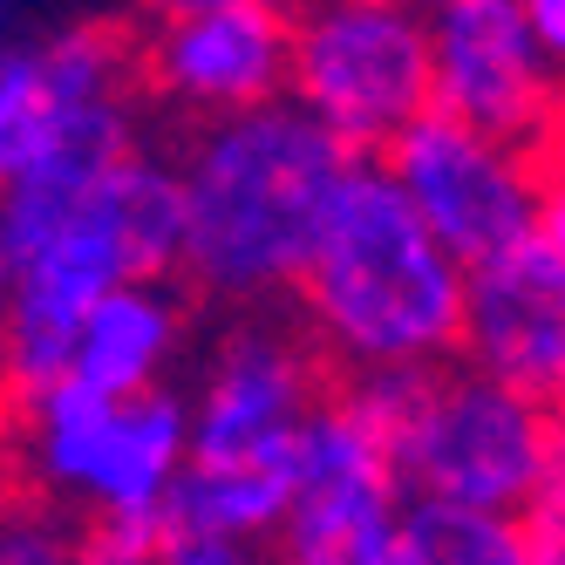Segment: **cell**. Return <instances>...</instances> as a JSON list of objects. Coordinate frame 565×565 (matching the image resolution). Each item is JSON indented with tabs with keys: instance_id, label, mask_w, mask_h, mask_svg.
<instances>
[{
	"instance_id": "4",
	"label": "cell",
	"mask_w": 565,
	"mask_h": 565,
	"mask_svg": "<svg viewBox=\"0 0 565 565\" xmlns=\"http://www.w3.org/2000/svg\"><path fill=\"white\" fill-rule=\"evenodd\" d=\"M184 279L225 307L294 300L348 171L361 164L307 109L273 103L191 130L178 150Z\"/></svg>"
},
{
	"instance_id": "23",
	"label": "cell",
	"mask_w": 565,
	"mask_h": 565,
	"mask_svg": "<svg viewBox=\"0 0 565 565\" xmlns=\"http://www.w3.org/2000/svg\"><path fill=\"white\" fill-rule=\"evenodd\" d=\"M558 491H565V416H558Z\"/></svg>"
},
{
	"instance_id": "13",
	"label": "cell",
	"mask_w": 565,
	"mask_h": 565,
	"mask_svg": "<svg viewBox=\"0 0 565 565\" xmlns=\"http://www.w3.org/2000/svg\"><path fill=\"white\" fill-rule=\"evenodd\" d=\"M463 361L565 416V266L539 246L470 273Z\"/></svg>"
},
{
	"instance_id": "11",
	"label": "cell",
	"mask_w": 565,
	"mask_h": 565,
	"mask_svg": "<svg viewBox=\"0 0 565 565\" xmlns=\"http://www.w3.org/2000/svg\"><path fill=\"white\" fill-rule=\"evenodd\" d=\"M429 55H436V116L518 143L532 157L558 137L565 75L545 62L518 0H436Z\"/></svg>"
},
{
	"instance_id": "15",
	"label": "cell",
	"mask_w": 565,
	"mask_h": 565,
	"mask_svg": "<svg viewBox=\"0 0 565 565\" xmlns=\"http://www.w3.org/2000/svg\"><path fill=\"white\" fill-rule=\"evenodd\" d=\"M402 565H532V545H524V518L409 504V558Z\"/></svg>"
},
{
	"instance_id": "16",
	"label": "cell",
	"mask_w": 565,
	"mask_h": 565,
	"mask_svg": "<svg viewBox=\"0 0 565 565\" xmlns=\"http://www.w3.org/2000/svg\"><path fill=\"white\" fill-rule=\"evenodd\" d=\"M0 565H89L83 524L21 491H0Z\"/></svg>"
},
{
	"instance_id": "3",
	"label": "cell",
	"mask_w": 565,
	"mask_h": 565,
	"mask_svg": "<svg viewBox=\"0 0 565 565\" xmlns=\"http://www.w3.org/2000/svg\"><path fill=\"white\" fill-rule=\"evenodd\" d=\"M0 238L14 253V328L0 388L8 402H28L68 375V341L96 300L150 287V279H178V157L143 143L75 198H0Z\"/></svg>"
},
{
	"instance_id": "21",
	"label": "cell",
	"mask_w": 565,
	"mask_h": 565,
	"mask_svg": "<svg viewBox=\"0 0 565 565\" xmlns=\"http://www.w3.org/2000/svg\"><path fill=\"white\" fill-rule=\"evenodd\" d=\"M143 21H164V14H198V8H266V14H294L300 0H137Z\"/></svg>"
},
{
	"instance_id": "25",
	"label": "cell",
	"mask_w": 565,
	"mask_h": 565,
	"mask_svg": "<svg viewBox=\"0 0 565 565\" xmlns=\"http://www.w3.org/2000/svg\"><path fill=\"white\" fill-rule=\"evenodd\" d=\"M423 8H436V0H423Z\"/></svg>"
},
{
	"instance_id": "17",
	"label": "cell",
	"mask_w": 565,
	"mask_h": 565,
	"mask_svg": "<svg viewBox=\"0 0 565 565\" xmlns=\"http://www.w3.org/2000/svg\"><path fill=\"white\" fill-rule=\"evenodd\" d=\"M539 246L565 266V124L539 150Z\"/></svg>"
},
{
	"instance_id": "20",
	"label": "cell",
	"mask_w": 565,
	"mask_h": 565,
	"mask_svg": "<svg viewBox=\"0 0 565 565\" xmlns=\"http://www.w3.org/2000/svg\"><path fill=\"white\" fill-rule=\"evenodd\" d=\"M518 14L532 21V34H539L545 62L565 75V0H518Z\"/></svg>"
},
{
	"instance_id": "9",
	"label": "cell",
	"mask_w": 565,
	"mask_h": 565,
	"mask_svg": "<svg viewBox=\"0 0 565 565\" xmlns=\"http://www.w3.org/2000/svg\"><path fill=\"white\" fill-rule=\"evenodd\" d=\"M409 491L375 416L341 388L307 443L300 498L273 539V565H402Z\"/></svg>"
},
{
	"instance_id": "18",
	"label": "cell",
	"mask_w": 565,
	"mask_h": 565,
	"mask_svg": "<svg viewBox=\"0 0 565 565\" xmlns=\"http://www.w3.org/2000/svg\"><path fill=\"white\" fill-rule=\"evenodd\" d=\"M524 545H532V565H565V491L524 511Z\"/></svg>"
},
{
	"instance_id": "10",
	"label": "cell",
	"mask_w": 565,
	"mask_h": 565,
	"mask_svg": "<svg viewBox=\"0 0 565 565\" xmlns=\"http://www.w3.org/2000/svg\"><path fill=\"white\" fill-rule=\"evenodd\" d=\"M382 164L416 205V218L457 253L463 273H483L539 238V157L532 150L498 143L429 109Z\"/></svg>"
},
{
	"instance_id": "8",
	"label": "cell",
	"mask_w": 565,
	"mask_h": 565,
	"mask_svg": "<svg viewBox=\"0 0 565 565\" xmlns=\"http://www.w3.org/2000/svg\"><path fill=\"white\" fill-rule=\"evenodd\" d=\"M287 103L307 109L341 150L382 164L436 109L429 8L423 0H300Z\"/></svg>"
},
{
	"instance_id": "5",
	"label": "cell",
	"mask_w": 565,
	"mask_h": 565,
	"mask_svg": "<svg viewBox=\"0 0 565 565\" xmlns=\"http://www.w3.org/2000/svg\"><path fill=\"white\" fill-rule=\"evenodd\" d=\"M388 436L409 504L524 518L558 491V416L498 375L450 361L436 375L341 382Z\"/></svg>"
},
{
	"instance_id": "19",
	"label": "cell",
	"mask_w": 565,
	"mask_h": 565,
	"mask_svg": "<svg viewBox=\"0 0 565 565\" xmlns=\"http://www.w3.org/2000/svg\"><path fill=\"white\" fill-rule=\"evenodd\" d=\"M157 565H273V552L266 545H218V539H178L171 532V545H164Z\"/></svg>"
},
{
	"instance_id": "2",
	"label": "cell",
	"mask_w": 565,
	"mask_h": 565,
	"mask_svg": "<svg viewBox=\"0 0 565 565\" xmlns=\"http://www.w3.org/2000/svg\"><path fill=\"white\" fill-rule=\"evenodd\" d=\"M294 313L334 382L436 375L463 361L470 273L416 218L388 164L361 157L320 225V246L294 287Z\"/></svg>"
},
{
	"instance_id": "7",
	"label": "cell",
	"mask_w": 565,
	"mask_h": 565,
	"mask_svg": "<svg viewBox=\"0 0 565 565\" xmlns=\"http://www.w3.org/2000/svg\"><path fill=\"white\" fill-rule=\"evenodd\" d=\"M137 42L68 28L0 49V198H75L109 178L137 130Z\"/></svg>"
},
{
	"instance_id": "6",
	"label": "cell",
	"mask_w": 565,
	"mask_h": 565,
	"mask_svg": "<svg viewBox=\"0 0 565 565\" xmlns=\"http://www.w3.org/2000/svg\"><path fill=\"white\" fill-rule=\"evenodd\" d=\"M191 457V416L184 395H89L55 382L28 402H8L0 429V477L8 491L96 524H171V498Z\"/></svg>"
},
{
	"instance_id": "14",
	"label": "cell",
	"mask_w": 565,
	"mask_h": 565,
	"mask_svg": "<svg viewBox=\"0 0 565 565\" xmlns=\"http://www.w3.org/2000/svg\"><path fill=\"white\" fill-rule=\"evenodd\" d=\"M184 341H191V307L171 279L124 287V294H109L83 313V328L68 341V375L62 382L89 388V395H116V402L164 395Z\"/></svg>"
},
{
	"instance_id": "12",
	"label": "cell",
	"mask_w": 565,
	"mask_h": 565,
	"mask_svg": "<svg viewBox=\"0 0 565 565\" xmlns=\"http://www.w3.org/2000/svg\"><path fill=\"white\" fill-rule=\"evenodd\" d=\"M287 83H294V14L198 8L143 21L137 34V89L157 109L184 116L191 130L287 103Z\"/></svg>"
},
{
	"instance_id": "24",
	"label": "cell",
	"mask_w": 565,
	"mask_h": 565,
	"mask_svg": "<svg viewBox=\"0 0 565 565\" xmlns=\"http://www.w3.org/2000/svg\"><path fill=\"white\" fill-rule=\"evenodd\" d=\"M0 49H14V42H8V0H0Z\"/></svg>"
},
{
	"instance_id": "1",
	"label": "cell",
	"mask_w": 565,
	"mask_h": 565,
	"mask_svg": "<svg viewBox=\"0 0 565 565\" xmlns=\"http://www.w3.org/2000/svg\"><path fill=\"white\" fill-rule=\"evenodd\" d=\"M334 395L341 382L300 334V320L238 313L184 388L191 457L171 498V532L273 552L300 498L307 443Z\"/></svg>"
},
{
	"instance_id": "22",
	"label": "cell",
	"mask_w": 565,
	"mask_h": 565,
	"mask_svg": "<svg viewBox=\"0 0 565 565\" xmlns=\"http://www.w3.org/2000/svg\"><path fill=\"white\" fill-rule=\"evenodd\" d=\"M8 328H14V253L0 238V369H8ZM0 402H8V388H0Z\"/></svg>"
}]
</instances>
